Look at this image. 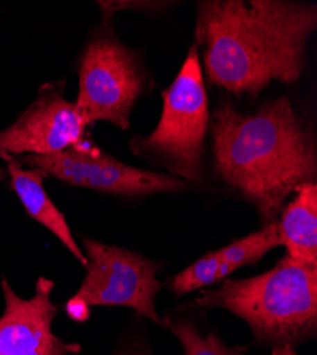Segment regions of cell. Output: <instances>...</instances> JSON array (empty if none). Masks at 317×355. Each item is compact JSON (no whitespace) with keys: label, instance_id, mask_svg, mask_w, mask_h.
<instances>
[{"label":"cell","instance_id":"30bf717a","mask_svg":"<svg viewBox=\"0 0 317 355\" xmlns=\"http://www.w3.org/2000/svg\"><path fill=\"white\" fill-rule=\"evenodd\" d=\"M0 158L6 164V172L12 181V191L17 195L27 215L51 232L62 245L83 266H85L87 260H85L84 252L73 238L71 229L67 225L65 215L51 202L44 189L43 182L49 175L39 168H23L22 162L12 154H0Z\"/></svg>","mask_w":317,"mask_h":355},{"label":"cell","instance_id":"3957f363","mask_svg":"<svg viewBox=\"0 0 317 355\" xmlns=\"http://www.w3.org/2000/svg\"><path fill=\"white\" fill-rule=\"evenodd\" d=\"M200 309H223L242 318L255 343L271 355H298L317 334V266L282 257L271 270L226 279L195 299Z\"/></svg>","mask_w":317,"mask_h":355},{"label":"cell","instance_id":"5bb4252c","mask_svg":"<svg viewBox=\"0 0 317 355\" xmlns=\"http://www.w3.org/2000/svg\"><path fill=\"white\" fill-rule=\"evenodd\" d=\"M219 256L215 252H208L195 263L188 266L171 282V290L178 297L195 290L205 288L219 283Z\"/></svg>","mask_w":317,"mask_h":355},{"label":"cell","instance_id":"9a60e30c","mask_svg":"<svg viewBox=\"0 0 317 355\" xmlns=\"http://www.w3.org/2000/svg\"><path fill=\"white\" fill-rule=\"evenodd\" d=\"M166 2H98V6L103 10V19L107 20L115 15V12L135 9V10H157L162 9Z\"/></svg>","mask_w":317,"mask_h":355},{"label":"cell","instance_id":"277c9868","mask_svg":"<svg viewBox=\"0 0 317 355\" xmlns=\"http://www.w3.org/2000/svg\"><path fill=\"white\" fill-rule=\"evenodd\" d=\"M209 101L199 49L191 46L172 84L162 93L158 125L146 138H134L135 155L148 157L188 185L205 180L204 154L209 131Z\"/></svg>","mask_w":317,"mask_h":355},{"label":"cell","instance_id":"e0dca14e","mask_svg":"<svg viewBox=\"0 0 317 355\" xmlns=\"http://www.w3.org/2000/svg\"><path fill=\"white\" fill-rule=\"evenodd\" d=\"M115 355H153V352L148 345L134 344V345L123 347Z\"/></svg>","mask_w":317,"mask_h":355},{"label":"cell","instance_id":"52a82bcc","mask_svg":"<svg viewBox=\"0 0 317 355\" xmlns=\"http://www.w3.org/2000/svg\"><path fill=\"white\" fill-rule=\"evenodd\" d=\"M20 162L43 169L49 176L67 185L117 196H148L178 192L189 187L172 175L126 165L85 139L63 153L24 155Z\"/></svg>","mask_w":317,"mask_h":355},{"label":"cell","instance_id":"6da1fadb","mask_svg":"<svg viewBox=\"0 0 317 355\" xmlns=\"http://www.w3.org/2000/svg\"><path fill=\"white\" fill-rule=\"evenodd\" d=\"M316 27V3L205 0L196 3L195 44L209 84L256 98L273 81L302 78Z\"/></svg>","mask_w":317,"mask_h":355},{"label":"cell","instance_id":"8fae6325","mask_svg":"<svg viewBox=\"0 0 317 355\" xmlns=\"http://www.w3.org/2000/svg\"><path fill=\"white\" fill-rule=\"evenodd\" d=\"M286 256L317 266V185H302L287 200L276 220Z\"/></svg>","mask_w":317,"mask_h":355},{"label":"cell","instance_id":"2e32d148","mask_svg":"<svg viewBox=\"0 0 317 355\" xmlns=\"http://www.w3.org/2000/svg\"><path fill=\"white\" fill-rule=\"evenodd\" d=\"M67 315L76 322H84L90 317V307L84 302L71 297L66 304Z\"/></svg>","mask_w":317,"mask_h":355},{"label":"cell","instance_id":"9c48e42d","mask_svg":"<svg viewBox=\"0 0 317 355\" xmlns=\"http://www.w3.org/2000/svg\"><path fill=\"white\" fill-rule=\"evenodd\" d=\"M5 310L0 315V355H76L83 351L77 343H66L53 333L57 306L51 302L54 282L40 277L35 294L23 299L8 279L0 282Z\"/></svg>","mask_w":317,"mask_h":355},{"label":"cell","instance_id":"ba28073f","mask_svg":"<svg viewBox=\"0 0 317 355\" xmlns=\"http://www.w3.org/2000/svg\"><path fill=\"white\" fill-rule=\"evenodd\" d=\"M85 127L63 84H44L17 120L0 130V154L51 155L84 141Z\"/></svg>","mask_w":317,"mask_h":355},{"label":"cell","instance_id":"5b68a950","mask_svg":"<svg viewBox=\"0 0 317 355\" xmlns=\"http://www.w3.org/2000/svg\"><path fill=\"white\" fill-rule=\"evenodd\" d=\"M146 85L147 74L138 54L110 27L100 28L85 44L78 63L74 107L83 125L104 121L128 130L131 111Z\"/></svg>","mask_w":317,"mask_h":355},{"label":"cell","instance_id":"7a4b0ae2","mask_svg":"<svg viewBox=\"0 0 317 355\" xmlns=\"http://www.w3.org/2000/svg\"><path fill=\"white\" fill-rule=\"evenodd\" d=\"M209 130L216 176L255 206L264 226L277 220L302 185L316 184L314 135L287 97L248 115L222 97Z\"/></svg>","mask_w":317,"mask_h":355},{"label":"cell","instance_id":"7c38bea8","mask_svg":"<svg viewBox=\"0 0 317 355\" xmlns=\"http://www.w3.org/2000/svg\"><path fill=\"white\" fill-rule=\"evenodd\" d=\"M277 246H280V238L275 222L216 250L219 256V283L229 279L237 270L262 260Z\"/></svg>","mask_w":317,"mask_h":355},{"label":"cell","instance_id":"4fadbf2b","mask_svg":"<svg viewBox=\"0 0 317 355\" xmlns=\"http://www.w3.org/2000/svg\"><path fill=\"white\" fill-rule=\"evenodd\" d=\"M162 320L165 329H169L182 345L185 355H252L248 347L228 345L218 336L203 333L189 318L168 314Z\"/></svg>","mask_w":317,"mask_h":355},{"label":"cell","instance_id":"8992f818","mask_svg":"<svg viewBox=\"0 0 317 355\" xmlns=\"http://www.w3.org/2000/svg\"><path fill=\"white\" fill-rule=\"evenodd\" d=\"M84 246L85 277L73 295L92 306H123L165 329L155 309L162 284L157 277L160 264L139 253L81 238Z\"/></svg>","mask_w":317,"mask_h":355},{"label":"cell","instance_id":"ac0fdd59","mask_svg":"<svg viewBox=\"0 0 317 355\" xmlns=\"http://www.w3.org/2000/svg\"><path fill=\"white\" fill-rule=\"evenodd\" d=\"M6 176H8V172L5 169L0 168V181H5Z\"/></svg>","mask_w":317,"mask_h":355}]
</instances>
